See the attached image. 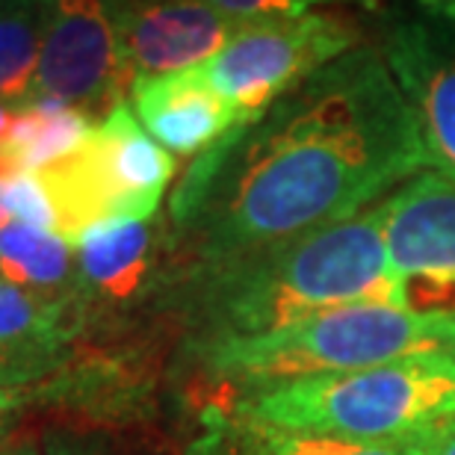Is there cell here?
Instances as JSON below:
<instances>
[{
    "label": "cell",
    "mask_w": 455,
    "mask_h": 455,
    "mask_svg": "<svg viewBox=\"0 0 455 455\" xmlns=\"http://www.w3.org/2000/svg\"><path fill=\"white\" fill-rule=\"evenodd\" d=\"M426 169L385 53L355 48L193 163L172 196L175 240L211 267L358 216Z\"/></svg>",
    "instance_id": "cell-1"
},
{
    "label": "cell",
    "mask_w": 455,
    "mask_h": 455,
    "mask_svg": "<svg viewBox=\"0 0 455 455\" xmlns=\"http://www.w3.org/2000/svg\"><path fill=\"white\" fill-rule=\"evenodd\" d=\"M361 302L405 307L387 260L385 202L189 272L196 349L260 338L311 314Z\"/></svg>",
    "instance_id": "cell-2"
},
{
    "label": "cell",
    "mask_w": 455,
    "mask_h": 455,
    "mask_svg": "<svg viewBox=\"0 0 455 455\" xmlns=\"http://www.w3.org/2000/svg\"><path fill=\"white\" fill-rule=\"evenodd\" d=\"M231 408L287 429L358 441L423 438L455 417V355H414L281 381L236 396Z\"/></svg>",
    "instance_id": "cell-3"
},
{
    "label": "cell",
    "mask_w": 455,
    "mask_h": 455,
    "mask_svg": "<svg viewBox=\"0 0 455 455\" xmlns=\"http://www.w3.org/2000/svg\"><path fill=\"white\" fill-rule=\"evenodd\" d=\"M196 352L216 379L243 396L323 372L363 370L414 355H455V323L396 305L361 302L311 314L260 338Z\"/></svg>",
    "instance_id": "cell-4"
},
{
    "label": "cell",
    "mask_w": 455,
    "mask_h": 455,
    "mask_svg": "<svg viewBox=\"0 0 455 455\" xmlns=\"http://www.w3.org/2000/svg\"><path fill=\"white\" fill-rule=\"evenodd\" d=\"M39 175L57 207V234L75 243L80 231L101 220L157 216L175 178V157L122 101L95 124L84 148Z\"/></svg>",
    "instance_id": "cell-5"
},
{
    "label": "cell",
    "mask_w": 455,
    "mask_h": 455,
    "mask_svg": "<svg viewBox=\"0 0 455 455\" xmlns=\"http://www.w3.org/2000/svg\"><path fill=\"white\" fill-rule=\"evenodd\" d=\"M355 48H361V27L355 18L305 12L240 24L225 48L198 68L234 107L243 127Z\"/></svg>",
    "instance_id": "cell-6"
},
{
    "label": "cell",
    "mask_w": 455,
    "mask_h": 455,
    "mask_svg": "<svg viewBox=\"0 0 455 455\" xmlns=\"http://www.w3.org/2000/svg\"><path fill=\"white\" fill-rule=\"evenodd\" d=\"M131 86L110 0H48L30 101L48 98L101 122Z\"/></svg>",
    "instance_id": "cell-7"
},
{
    "label": "cell",
    "mask_w": 455,
    "mask_h": 455,
    "mask_svg": "<svg viewBox=\"0 0 455 455\" xmlns=\"http://www.w3.org/2000/svg\"><path fill=\"white\" fill-rule=\"evenodd\" d=\"M385 245L408 311L455 323V184L420 172L385 198Z\"/></svg>",
    "instance_id": "cell-8"
},
{
    "label": "cell",
    "mask_w": 455,
    "mask_h": 455,
    "mask_svg": "<svg viewBox=\"0 0 455 455\" xmlns=\"http://www.w3.org/2000/svg\"><path fill=\"white\" fill-rule=\"evenodd\" d=\"M381 53L414 113L429 169L455 184V24L396 15Z\"/></svg>",
    "instance_id": "cell-9"
},
{
    "label": "cell",
    "mask_w": 455,
    "mask_h": 455,
    "mask_svg": "<svg viewBox=\"0 0 455 455\" xmlns=\"http://www.w3.org/2000/svg\"><path fill=\"white\" fill-rule=\"evenodd\" d=\"M110 6L133 80L204 66L240 27L207 0H110Z\"/></svg>",
    "instance_id": "cell-10"
},
{
    "label": "cell",
    "mask_w": 455,
    "mask_h": 455,
    "mask_svg": "<svg viewBox=\"0 0 455 455\" xmlns=\"http://www.w3.org/2000/svg\"><path fill=\"white\" fill-rule=\"evenodd\" d=\"M131 98L140 124L169 154L202 157L240 127L236 110L216 92L198 66L133 80Z\"/></svg>",
    "instance_id": "cell-11"
},
{
    "label": "cell",
    "mask_w": 455,
    "mask_h": 455,
    "mask_svg": "<svg viewBox=\"0 0 455 455\" xmlns=\"http://www.w3.org/2000/svg\"><path fill=\"white\" fill-rule=\"evenodd\" d=\"M432 435L405 441H358L346 435L287 429L236 408H211L189 455H426Z\"/></svg>",
    "instance_id": "cell-12"
},
{
    "label": "cell",
    "mask_w": 455,
    "mask_h": 455,
    "mask_svg": "<svg viewBox=\"0 0 455 455\" xmlns=\"http://www.w3.org/2000/svg\"><path fill=\"white\" fill-rule=\"evenodd\" d=\"M80 284L107 302H131L148 287L157 231L151 220L113 216L80 231L75 243Z\"/></svg>",
    "instance_id": "cell-13"
},
{
    "label": "cell",
    "mask_w": 455,
    "mask_h": 455,
    "mask_svg": "<svg viewBox=\"0 0 455 455\" xmlns=\"http://www.w3.org/2000/svg\"><path fill=\"white\" fill-rule=\"evenodd\" d=\"M68 299L30 293L0 278V381H24L60 352Z\"/></svg>",
    "instance_id": "cell-14"
},
{
    "label": "cell",
    "mask_w": 455,
    "mask_h": 455,
    "mask_svg": "<svg viewBox=\"0 0 455 455\" xmlns=\"http://www.w3.org/2000/svg\"><path fill=\"white\" fill-rule=\"evenodd\" d=\"M95 124V118L77 107L36 98L18 107L12 131L0 145V154L18 172H44L84 148Z\"/></svg>",
    "instance_id": "cell-15"
},
{
    "label": "cell",
    "mask_w": 455,
    "mask_h": 455,
    "mask_svg": "<svg viewBox=\"0 0 455 455\" xmlns=\"http://www.w3.org/2000/svg\"><path fill=\"white\" fill-rule=\"evenodd\" d=\"M77 258L66 236L42 228L9 222L0 228V278L30 293L68 299V281H75Z\"/></svg>",
    "instance_id": "cell-16"
},
{
    "label": "cell",
    "mask_w": 455,
    "mask_h": 455,
    "mask_svg": "<svg viewBox=\"0 0 455 455\" xmlns=\"http://www.w3.org/2000/svg\"><path fill=\"white\" fill-rule=\"evenodd\" d=\"M48 0H0V98L27 104L39 68Z\"/></svg>",
    "instance_id": "cell-17"
},
{
    "label": "cell",
    "mask_w": 455,
    "mask_h": 455,
    "mask_svg": "<svg viewBox=\"0 0 455 455\" xmlns=\"http://www.w3.org/2000/svg\"><path fill=\"white\" fill-rule=\"evenodd\" d=\"M4 207L12 222H24L57 234V207L39 172H15L0 184Z\"/></svg>",
    "instance_id": "cell-18"
},
{
    "label": "cell",
    "mask_w": 455,
    "mask_h": 455,
    "mask_svg": "<svg viewBox=\"0 0 455 455\" xmlns=\"http://www.w3.org/2000/svg\"><path fill=\"white\" fill-rule=\"evenodd\" d=\"M213 9H220L236 24L249 21H267V18H296L311 12L314 6H331V4H352L361 9H379L381 0H207Z\"/></svg>",
    "instance_id": "cell-19"
},
{
    "label": "cell",
    "mask_w": 455,
    "mask_h": 455,
    "mask_svg": "<svg viewBox=\"0 0 455 455\" xmlns=\"http://www.w3.org/2000/svg\"><path fill=\"white\" fill-rule=\"evenodd\" d=\"M414 12L441 24H455V0H414Z\"/></svg>",
    "instance_id": "cell-20"
},
{
    "label": "cell",
    "mask_w": 455,
    "mask_h": 455,
    "mask_svg": "<svg viewBox=\"0 0 455 455\" xmlns=\"http://www.w3.org/2000/svg\"><path fill=\"white\" fill-rule=\"evenodd\" d=\"M426 455H455V417H450L447 423L432 432Z\"/></svg>",
    "instance_id": "cell-21"
},
{
    "label": "cell",
    "mask_w": 455,
    "mask_h": 455,
    "mask_svg": "<svg viewBox=\"0 0 455 455\" xmlns=\"http://www.w3.org/2000/svg\"><path fill=\"white\" fill-rule=\"evenodd\" d=\"M53 455H151V452H136V450H122L110 447V443H77V447H60Z\"/></svg>",
    "instance_id": "cell-22"
},
{
    "label": "cell",
    "mask_w": 455,
    "mask_h": 455,
    "mask_svg": "<svg viewBox=\"0 0 455 455\" xmlns=\"http://www.w3.org/2000/svg\"><path fill=\"white\" fill-rule=\"evenodd\" d=\"M18 107H21V104H18ZM18 107H15V104H9V101H4V98H0V145L6 142L9 131H12V122H15Z\"/></svg>",
    "instance_id": "cell-23"
},
{
    "label": "cell",
    "mask_w": 455,
    "mask_h": 455,
    "mask_svg": "<svg viewBox=\"0 0 455 455\" xmlns=\"http://www.w3.org/2000/svg\"><path fill=\"white\" fill-rule=\"evenodd\" d=\"M15 172H18V169L4 157V154H0V184H4V180H6L9 175H15ZM9 222H12V220H9V213H6V207H4V196H0V228L9 225Z\"/></svg>",
    "instance_id": "cell-24"
},
{
    "label": "cell",
    "mask_w": 455,
    "mask_h": 455,
    "mask_svg": "<svg viewBox=\"0 0 455 455\" xmlns=\"http://www.w3.org/2000/svg\"><path fill=\"white\" fill-rule=\"evenodd\" d=\"M0 455H36L30 443L21 441H0Z\"/></svg>",
    "instance_id": "cell-25"
},
{
    "label": "cell",
    "mask_w": 455,
    "mask_h": 455,
    "mask_svg": "<svg viewBox=\"0 0 455 455\" xmlns=\"http://www.w3.org/2000/svg\"><path fill=\"white\" fill-rule=\"evenodd\" d=\"M6 405H9V399H6L4 394H0V414H4V411H6Z\"/></svg>",
    "instance_id": "cell-26"
}]
</instances>
